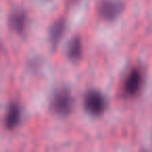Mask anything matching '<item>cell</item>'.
Returning a JSON list of instances; mask_svg holds the SVG:
<instances>
[{"instance_id":"6da1fadb","label":"cell","mask_w":152,"mask_h":152,"mask_svg":"<svg viewBox=\"0 0 152 152\" xmlns=\"http://www.w3.org/2000/svg\"><path fill=\"white\" fill-rule=\"evenodd\" d=\"M51 108L59 116H68L73 108V98L68 88L57 89L51 98Z\"/></svg>"},{"instance_id":"7a4b0ae2","label":"cell","mask_w":152,"mask_h":152,"mask_svg":"<svg viewBox=\"0 0 152 152\" xmlns=\"http://www.w3.org/2000/svg\"><path fill=\"white\" fill-rule=\"evenodd\" d=\"M85 110L92 116L98 117L106 110V99L101 92L97 90H89L83 97Z\"/></svg>"},{"instance_id":"3957f363","label":"cell","mask_w":152,"mask_h":152,"mask_svg":"<svg viewBox=\"0 0 152 152\" xmlns=\"http://www.w3.org/2000/svg\"><path fill=\"white\" fill-rule=\"evenodd\" d=\"M124 4L120 0H101L97 11L99 16L106 21H114L122 14Z\"/></svg>"},{"instance_id":"277c9868","label":"cell","mask_w":152,"mask_h":152,"mask_svg":"<svg viewBox=\"0 0 152 152\" xmlns=\"http://www.w3.org/2000/svg\"><path fill=\"white\" fill-rule=\"evenodd\" d=\"M20 121H21V108H20L19 104L16 103V102H13V103H11L9 105L7 113H5V128L9 129V130L16 128L19 125Z\"/></svg>"},{"instance_id":"5b68a950","label":"cell","mask_w":152,"mask_h":152,"mask_svg":"<svg viewBox=\"0 0 152 152\" xmlns=\"http://www.w3.org/2000/svg\"><path fill=\"white\" fill-rule=\"evenodd\" d=\"M142 83L141 72L137 69H132L126 76L124 83V91L127 95H134L139 91Z\"/></svg>"},{"instance_id":"8992f818","label":"cell","mask_w":152,"mask_h":152,"mask_svg":"<svg viewBox=\"0 0 152 152\" xmlns=\"http://www.w3.org/2000/svg\"><path fill=\"white\" fill-rule=\"evenodd\" d=\"M65 30H66V21L64 19L56 20L50 26V28H49V41H50V44L53 48L61 40V38L65 34Z\"/></svg>"},{"instance_id":"52a82bcc","label":"cell","mask_w":152,"mask_h":152,"mask_svg":"<svg viewBox=\"0 0 152 152\" xmlns=\"http://www.w3.org/2000/svg\"><path fill=\"white\" fill-rule=\"evenodd\" d=\"M27 17L23 11H14L9 17V25L14 31L22 34L26 28Z\"/></svg>"},{"instance_id":"ba28073f","label":"cell","mask_w":152,"mask_h":152,"mask_svg":"<svg viewBox=\"0 0 152 152\" xmlns=\"http://www.w3.org/2000/svg\"><path fill=\"white\" fill-rule=\"evenodd\" d=\"M81 53H83V46H81V41L79 38L75 37L73 38L68 44L67 48V56L70 61H77L80 58Z\"/></svg>"},{"instance_id":"9c48e42d","label":"cell","mask_w":152,"mask_h":152,"mask_svg":"<svg viewBox=\"0 0 152 152\" xmlns=\"http://www.w3.org/2000/svg\"><path fill=\"white\" fill-rule=\"evenodd\" d=\"M71 1H73V2H74V1H77V0H71Z\"/></svg>"}]
</instances>
